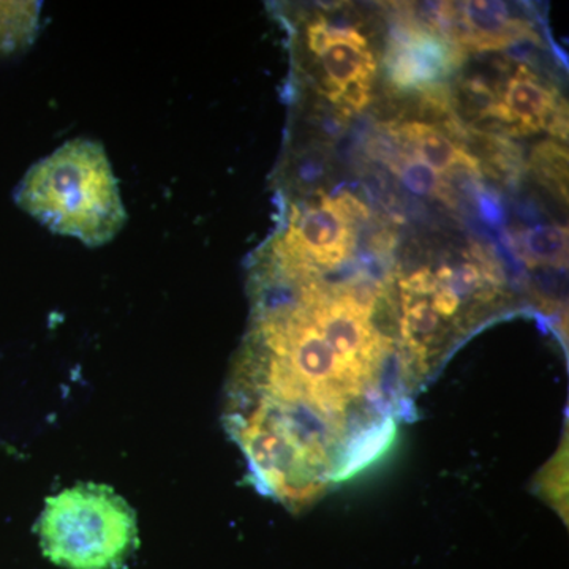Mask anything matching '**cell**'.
Masks as SVG:
<instances>
[{"label":"cell","instance_id":"12","mask_svg":"<svg viewBox=\"0 0 569 569\" xmlns=\"http://www.w3.org/2000/svg\"><path fill=\"white\" fill-rule=\"evenodd\" d=\"M397 173L410 192L421 194V197L443 198L449 201L447 186L441 181L440 176L417 157L403 159L400 167L397 168Z\"/></svg>","mask_w":569,"mask_h":569},{"label":"cell","instance_id":"8","mask_svg":"<svg viewBox=\"0 0 569 569\" xmlns=\"http://www.w3.org/2000/svg\"><path fill=\"white\" fill-rule=\"evenodd\" d=\"M399 140L411 146L417 159L432 168L436 173H447L452 168L478 173L481 168L470 153L463 151L462 146L451 140L447 133L426 122H406L397 129Z\"/></svg>","mask_w":569,"mask_h":569},{"label":"cell","instance_id":"1","mask_svg":"<svg viewBox=\"0 0 569 569\" xmlns=\"http://www.w3.org/2000/svg\"><path fill=\"white\" fill-rule=\"evenodd\" d=\"M14 201L52 233L108 244L127 222L118 179L100 142L77 138L33 164Z\"/></svg>","mask_w":569,"mask_h":569},{"label":"cell","instance_id":"13","mask_svg":"<svg viewBox=\"0 0 569 569\" xmlns=\"http://www.w3.org/2000/svg\"><path fill=\"white\" fill-rule=\"evenodd\" d=\"M329 31H331V26H329L325 20L310 22L309 29H307V40H309L310 51L320 56L321 52L326 50V47L329 44V40H331Z\"/></svg>","mask_w":569,"mask_h":569},{"label":"cell","instance_id":"7","mask_svg":"<svg viewBox=\"0 0 569 569\" xmlns=\"http://www.w3.org/2000/svg\"><path fill=\"white\" fill-rule=\"evenodd\" d=\"M329 37L331 40L320 58L331 92L353 81H373L376 59L365 37L355 29L335 28L329 31Z\"/></svg>","mask_w":569,"mask_h":569},{"label":"cell","instance_id":"2","mask_svg":"<svg viewBox=\"0 0 569 569\" xmlns=\"http://www.w3.org/2000/svg\"><path fill=\"white\" fill-rule=\"evenodd\" d=\"M36 531L43 556L62 569H122L140 546L133 508L96 482L48 498Z\"/></svg>","mask_w":569,"mask_h":569},{"label":"cell","instance_id":"5","mask_svg":"<svg viewBox=\"0 0 569 569\" xmlns=\"http://www.w3.org/2000/svg\"><path fill=\"white\" fill-rule=\"evenodd\" d=\"M567 114V103L559 93L539 81L529 67L520 66L500 92L489 119L511 127V133L531 134L548 129L563 138L568 132Z\"/></svg>","mask_w":569,"mask_h":569},{"label":"cell","instance_id":"4","mask_svg":"<svg viewBox=\"0 0 569 569\" xmlns=\"http://www.w3.org/2000/svg\"><path fill=\"white\" fill-rule=\"evenodd\" d=\"M462 50L421 28H407L392 40L387 56L389 80L402 91H430L460 63Z\"/></svg>","mask_w":569,"mask_h":569},{"label":"cell","instance_id":"6","mask_svg":"<svg viewBox=\"0 0 569 569\" xmlns=\"http://www.w3.org/2000/svg\"><path fill=\"white\" fill-rule=\"evenodd\" d=\"M522 40L538 41V36L529 22L511 18L507 3L475 0L458 7L451 43L459 50L496 51Z\"/></svg>","mask_w":569,"mask_h":569},{"label":"cell","instance_id":"10","mask_svg":"<svg viewBox=\"0 0 569 569\" xmlns=\"http://www.w3.org/2000/svg\"><path fill=\"white\" fill-rule=\"evenodd\" d=\"M39 11L36 2H0V54H10L31 43Z\"/></svg>","mask_w":569,"mask_h":569},{"label":"cell","instance_id":"3","mask_svg":"<svg viewBox=\"0 0 569 569\" xmlns=\"http://www.w3.org/2000/svg\"><path fill=\"white\" fill-rule=\"evenodd\" d=\"M277 244L317 268H336L355 250V223L337 203L323 194L317 203L295 209L290 228Z\"/></svg>","mask_w":569,"mask_h":569},{"label":"cell","instance_id":"9","mask_svg":"<svg viewBox=\"0 0 569 569\" xmlns=\"http://www.w3.org/2000/svg\"><path fill=\"white\" fill-rule=\"evenodd\" d=\"M516 250L529 268H567L568 228L559 224L531 228L518 236Z\"/></svg>","mask_w":569,"mask_h":569},{"label":"cell","instance_id":"11","mask_svg":"<svg viewBox=\"0 0 569 569\" xmlns=\"http://www.w3.org/2000/svg\"><path fill=\"white\" fill-rule=\"evenodd\" d=\"M531 168L539 178L552 183L557 192L568 194V153L563 146L553 141L541 142L531 153Z\"/></svg>","mask_w":569,"mask_h":569}]
</instances>
